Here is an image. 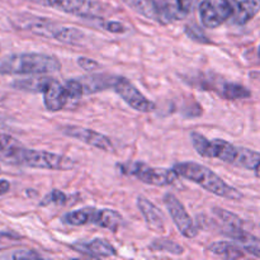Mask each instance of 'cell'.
Returning a JSON list of instances; mask_svg holds the SVG:
<instances>
[{
	"label": "cell",
	"mask_w": 260,
	"mask_h": 260,
	"mask_svg": "<svg viewBox=\"0 0 260 260\" xmlns=\"http://www.w3.org/2000/svg\"><path fill=\"white\" fill-rule=\"evenodd\" d=\"M5 157L14 161L15 164L36 168V169L71 170L75 167V161L65 155L42 151V150L24 149L22 146L14 149Z\"/></svg>",
	"instance_id": "cell-3"
},
{
	"label": "cell",
	"mask_w": 260,
	"mask_h": 260,
	"mask_svg": "<svg viewBox=\"0 0 260 260\" xmlns=\"http://www.w3.org/2000/svg\"><path fill=\"white\" fill-rule=\"evenodd\" d=\"M66 201H68V197H66L65 193H62L61 190H58V189H53L52 192L48 193V194L46 196V197L43 198L42 201H41L40 206L45 207V206L51 205V203H56V205H62V203H65Z\"/></svg>",
	"instance_id": "cell-30"
},
{
	"label": "cell",
	"mask_w": 260,
	"mask_h": 260,
	"mask_svg": "<svg viewBox=\"0 0 260 260\" xmlns=\"http://www.w3.org/2000/svg\"><path fill=\"white\" fill-rule=\"evenodd\" d=\"M164 203L167 206V210L169 212L170 217H172L173 222L175 223L179 233L184 238L194 239L198 235V229L196 228L192 217L187 212L182 202L173 193H167L164 196Z\"/></svg>",
	"instance_id": "cell-11"
},
{
	"label": "cell",
	"mask_w": 260,
	"mask_h": 260,
	"mask_svg": "<svg viewBox=\"0 0 260 260\" xmlns=\"http://www.w3.org/2000/svg\"><path fill=\"white\" fill-rule=\"evenodd\" d=\"M98 25L102 29L111 33H124L127 30L126 25H124L123 23L116 22V20H106L98 18Z\"/></svg>",
	"instance_id": "cell-29"
},
{
	"label": "cell",
	"mask_w": 260,
	"mask_h": 260,
	"mask_svg": "<svg viewBox=\"0 0 260 260\" xmlns=\"http://www.w3.org/2000/svg\"><path fill=\"white\" fill-rule=\"evenodd\" d=\"M210 251L215 255L222 256L226 259H241L245 256V251L241 246L231 243V241H217L210 246Z\"/></svg>",
	"instance_id": "cell-22"
},
{
	"label": "cell",
	"mask_w": 260,
	"mask_h": 260,
	"mask_svg": "<svg viewBox=\"0 0 260 260\" xmlns=\"http://www.w3.org/2000/svg\"><path fill=\"white\" fill-rule=\"evenodd\" d=\"M119 172L124 175L135 177L140 182L155 187H168L175 183L178 179V173L174 169H165V168H152L144 162H127V164L117 165Z\"/></svg>",
	"instance_id": "cell-6"
},
{
	"label": "cell",
	"mask_w": 260,
	"mask_h": 260,
	"mask_svg": "<svg viewBox=\"0 0 260 260\" xmlns=\"http://www.w3.org/2000/svg\"><path fill=\"white\" fill-rule=\"evenodd\" d=\"M236 8L235 0H202L198 12L203 27L217 28L234 17Z\"/></svg>",
	"instance_id": "cell-8"
},
{
	"label": "cell",
	"mask_w": 260,
	"mask_h": 260,
	"mask_svg": "<svg viewBox=\"0 0 260 260\" xmlns=\"http://www.w3.org/2000/svg\"><path fill=\"white\" fill-rule=\"evenodd\" d=\"M62 221L70 226H84L90 223L107 230L117 231L122 225V216L111 208L98 210L94 207H84L65 213Z\"/></svg>",
	"instance_id": "cell-5"
},
{
	"label": "cell",
	"mask_w": 260,
	"mask_h": 260,
	"mask_svg": "<svg viewBox=\"0 0 260 260\" xmlns=\"http://www.w3.org/2000/svg\"><path fill=\"white\" fill-rule=\"evenodd\" d=\"M66 93L69 99H79L84 95V85L80 79H70L65 83Z\"/></svg>",
	"instance_id": "cell-26"
},
{
	"label": "cell",
	"mask_w": 260,
	"mask_h": 260,
	"mask_svg": "<svg viewBox=\"0 0 260 260\" xmlns=\"http://www.w3.org/2000/svg\"><path fill=\"white\" fill-rule=\"evenodd\" d=\"M260 12V0H241L233 17V23L236 25H245Z\"/></svg>",
	"instance_id": "cell-17"
},
{
	"label": "cell",
	"mask_w": 260,
	"mask_h": 260,
	"mask_svg": "<svg viewBox=\"0 0 260 260\" xmlns=\"http://www.w3.org/2000/svg\"><path fill=\"white\" fill-rule=\"evenodd\" d=\"M213 215L216 216V218L222 225L221 226L222 233L230 239H234L239 233L244 230L243 220L238 215H235V213L229 212V211L223 210V208L216 207L213 208Z\"/></svg>",
	"instance_id": "cell-16"
},
{
	"label": "cell",
	"mask_w": 260,
	"mask_h": 260,
	"mask_svg": "<svg viewBox=\"0 0 260 260\" xmlns=\"http://www.w3.org/2000/svg\"><path fill=\"white\" fill-rule=\"evenodd\" d=\"M42 94L45 107L50 112L61 111L69 101V95L66 93L65 85H62L56 79L52 78H50L48 83L46 84Z\"/></svg>",
	"instance_id": "cell-13"
},
{
	"label": "cell",
	"mask_w": 260,
	"mask_h": 260,
	"mask_svg": "<svg viewBox=\"0 0 260 260\" xmlns=\"http://www.w3.org/2000/svg\"><path fill=\"white\" fill-rule=\"evenodd\" d=\"M62 132L66 136L79 140V141L84 142L89 146L95 147V149L103 150L107 152L113 151V144H112L111 140L106 135L94 131V129L80 126H65L62 128Z\"/></svg>",
	"instance_id": "cell-12"
},
{
	"label": "cell",
	"mask_w": 260,
	"mask_h": 260,
	"mask_svg": "<svg viewBox=\"0 0 260 260\" xmlns=\"http://www.w3.org/2000/svg\"><path fill=\"white\" fill-rule=\"evenodd\" d=\"M258 53H259V57H260V46H259V50H258Z\"/></svg>",
	"instance_id": "cell-35"
},
{
	"label": "cell",
	"mask_w": 260,
	"mask_h": 260,
	"mask_svg": "<svg viewBox=\"0 0 260 260\" xmlns=\"http://www.w3.org/2000/svg\"><path fill=\"white\" fill-rule=\"evenodd\" d=\"M73 248L79 253L90 256V258H111L117 254L113 245L99 238L93 239L91 241H86V243L79 241V243L73 244Z\"/></svg>",
	"instance_id": "cell-15"
},
{
	"label": "cell",
	"mask_w": 260,
	"mask_h": 260,
	"mask_svg": "<svg viewBox=\"0 0 260 260\" xmlns=\"http://www.w3.org/2000/svg\"><path fill=\"white\" fill-rule=\"evenodd\" d=\"M173 169L178 173L179 177L196 183L207 192L218 197L233 201H239L243 198V193L228 184L222 178L218 177L215 172L208 169L205 165L193 161H183L175 164Z\"/></svg>",
	"instance_id": "cell-1"
},
{
	"label": "cell",
	"mask_w": 260,
	"mask_h": 260,
	"mask_svg": "<svg viewBox=\"0 0 260 260\" xmlns=\"http://www.w3.org/2000/svg\"><path fill=\"white\" fill-rule=\"evenodd\" d=\"M234 167L250 170L256 177L260 178V152L246 149V147H239Z\"/></svg>",
	"instance_id": "cell-18"
},
{
	"label": "cell",
	"mask_w": 260,
	"mask_h": 260,
	"mask_svg": "<svg viewBox=\"0 0 260 260\" xmlns=\"http://www.w3.org/2000/svg\"><path fill=\"white\" fill-rule=\"evenodd\" d=\"M0 174H2V168H0Z\"/></svg>",
	"instance_id": "cell-36"
},
{
	"label": "cell",
	"mask_w": 260,
	"mask_h": 260,
	"mask_svg": "<svg viewBox=\"0 0 260 260\" xmlns=\"http://www.w3.org/2000/svg\"><path fill=\"white\" fill-rule=\"evenodd\" d=\"M117 76L90 75V76H83L80 80L84 85V93L93 94V93H96V91H101V90H104V89L111 88V86L113 88Z\"/></svg>",
	"instance_id": "cell-20"
},
{
	"label": "cell",
	"mask_w": 260,
	"mask_h": 260,
	"mask_svg": "<svg viewBox=\"0 0 260 260\" xmlns=\"http://www.w3.org/2000/svg\"><path fill=\"white\" fill-rule=\"evenodd\" d=\"M137 208L144 216L147 226L155 233L162 234L165 231V218L161 211L144 196H139L136 201Z\"/></svg>",
	"instance_id": "cell-14"
},
{
	"label": "cell",
	"mask_w": 260,
	"mask_h": 260,
	"mask_svg": "<svg viewBox=\"0 0 260 260\" xmlns=\"http://www.w3.org/2000/svg\"><path fill=\"white\" fill-rule=\"evenodd\" d=\"M150 249L152 251H160V253L172 254V255H182L184 253V248L182 245L167 238L155 239L150 244Z\"/></svg>",
	"instance_id": "cell-25"
},
{
	"label": "cell",
	"mask_w": 260,
	"mask_h": 260,
	"mask_svg": "<svg viewBox=\"0 0 260 260\" xmlns=\"http://www.w3.org/2000/svg\"><path fill=\"white\" fill-rule=\"evenodd\" d=\"M47 7L80 18L98 19L107 13V7L95 0H41Z\"/></svg>",
	"instance_id": "cell-9"
},
{
	"label": "cell",
	"mask_w": 260,
	"mask_h": 260,
	"mask_svg": "<svg viewBox=\"0 0 260 260\" xmlns=\"http://www.w3.org/2000/svg\"><path fill=\"white\" fill-rule=\"evenodd\" d=\"M185 33H187V36L190 38V40L196 41V42L211 43V41L208 40L207 36L205 35V32H203L200 27H197V25L194 24L185 25Z\"/></svg>",
	"instance_id": "cell-28"
},
{
	"label": "cell",
	"mask_w": 260,
	"mask_h": 260,
	"mask_svg": "<svg viewBox=\"0 0 260 260\" xmlns=\"http://www.w3.org/2000/svg\"><path fill=\"white\" fill-rule=\"evenodd\" d=\"M196 2H197V0H178L179 9L184 17L192 12L193 8H194V5H196Z\"/></svg>",
	"instance_id": "cell-33"
},
{
	"label": "cell",
	"mask_w": 260,
	"mask_h": 260,
	"mask_svg": "<svg viewBox=\"0 0 260 260\" xmlns=\"http://www.w3.org/2000/svg\"><path fill=\"white\" fill-rule=\"evenodd\" d=\"M19 146H22L20 142H18L13 136H10V135L0 134V154L2 155L7 156L9 152H12L13 150L17 149V147Z\"/></svg>",
	"instance_id": "cell-27"
},
{
	"label": "cell",
	"mask_w": 260,
	"mask_h": 260,
	"mask_svg": "<svg viewBox=\"0 0 260 260\" xmlns=\"http://www.w3.org/2000/svg\"><path fill=\"white\" fill-rule=\"evenodd\" d=\"M61 70V62L56 56L38 52L9 55L0 62L2 75H42Z\"/></svg>",
	"instance_id": "cell-2"
},
{
	"label": "cell",
	"mask_w": 260,
	"mask_h": 260,
	"mask_svg": "<svg viewBox=\"0 0 260 260\" xmlns=\"http://www.w3.org/2000/svg\"><path fill=\"white\" fill-rule=\"evenodd\" d=\"M190 141L197 154L207 159H218L226 164H235L239 147L221 139L208 140L200 132H190Z\"/></svg>",
	"instance_id": "cell-7"
},
{
	"label": "cell",
	"mask_w": 260,
	"mask_h": 260,
	"mask_svg": "<svg viewBox=\"0 0 260 260\" xmlns=\"http://www.w3.org/2000/svg\"><path fill=\"white\" fill-rule=\"evenodd\" d=\"M76 62H78V65L80 66V68H83L84 70H86V71H94V70H96V69L101 68L96 61L91 60V58H89V57H84V56L79 57Z\"/></svg>",
	"instance_id": "cell-32"
},
{
	"label": "cell",
	"mask_w": 260,
	"mask_h": 260,
	"mask_svg": "<svg viewBox=\"0 0 260 260\" xmlns=\"http://www.w3.org/2000/svg\"><path fill=\"white\" fill-rule=\"evenodd\" d=\"M5 258L10 259H42V255L35 250H28V249H23V250H17L14 253L5 255Z\"/></svg>",
	"instance_id": "cell-31"
},
{
	"label": "cell",
	"mask_w": 260,
	"mask_h": 260,
	"mask_svg": "<svg viewBox=\"0 0 260 260\" xmlns=\"http://www.w3.org/2000/svg\"><path fill=\"white\" fill-rule=\"evenodd\" d=\"M122 2L137 14L162 24L161 15L152 0H122Z\"/></svg>",
	"instance_id": "cell-19"
},
{
	"label": "cell",
	"mask_w": 260,
	"mask_h": 260,
	"mask_svg": "<svg viewBox=\"0 0 260 260\" xmlns=\"http://www.w3.org/2000/svg\"><path fill=\"white\" fill-rule=\"evenodd\" d=\"M50 78H27V79H19L12 83V86L18 90L27 91V93H42L45 89L46 84L48 83Z\"/></svg>",
	"instance_id": "cell-23"
},
{
	"label": "cell",
	"mask_w": 260,
	"mask_h": 260,
	"mask_svg": "<svg viewBox=\"0 0 260 260\" xmlns=\"http://www.w3.org/2000/svg\"><path fill=\"white\" fill-rule=\"evenodd\" d=\"M152 2L155 3L160 15H161L162 24H168V23L184 18V15L180 12L179 5H178V0H152Z\"/></svg>",
	"instance_id": "cell-21"
},
{
	"label": "cell",
	"mask_w": 260,
	"mask_h": 260,
	"mask_svg": "<svg viewBox=\"0 0 260 260\" xmlns=\"http://www.w3.org/2000/svg\"><path fill=\"white\" fill-rule=\"evenodd\" d=\"M113 89L135 111L142 112V113H149V112H152L156 108L155 103L149 101L127 78L117 76Z\"/></svg>",
	"instance_id": "cell-10"
},
{
	"label": "cell",
	"mask_w": 260,
	"mask_h": 260,
	"mask_svg": "<svg viewBox=\"0 0 260 260\" xmlns=\"http://www.w3.org/2000/svg\"><path fill=\"white\" fill-rule=\"evenodd\" d=\"M10 189V183L7 179H0V197L7 194Z\"/></svg>",
	"instance_id": "cell-34"
},
{
	"label": "cell",
	"mask_w": 260,
	"mask_h": 260,
	"mask_svg": "<svg viewBox=\"0 0 260 260\" xmlns=\"http://www.w3.org/2000/svg\"><path fill=\"white\" fill-rule=\"evenodd\" d=\"M15 24L20 29L28 30L33 35L46 38H53L58 42L69 43V45H79V43L83 42L84 37H85V35L76 28L65 27V25H60L52 20L33 17V15L22 18L20 22L15 23Z\"/></svg>",
	"instance_id": "cell-4"
},
{
	"label": "cell",
	"mask_w": 260,
	"mask_h": 260,
	"mask_svg": "<svg viewBox=\"0 0 260 260\" xmlns=\"http://www.w3.org/2000/svg\"><path fill=\"white\" fill-rule=\"evenodd\" d=\"M235 240L241 248L244 249V251L250 255L260 258V239L256 236L251 235L248 231L243 230L241 233H239L235 238L233 239Z\"/></svg>",
	"instance_id": "cell-24"
}]
</instances>
